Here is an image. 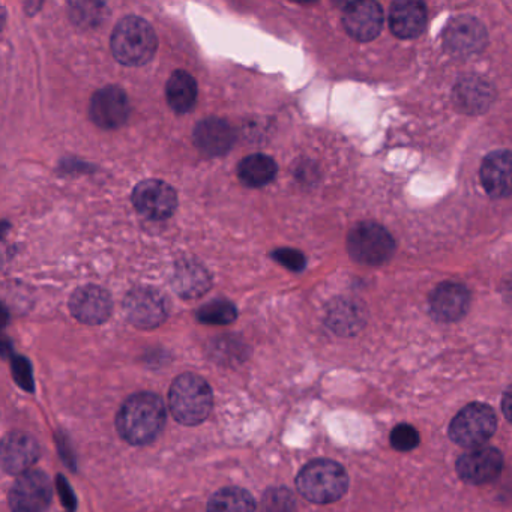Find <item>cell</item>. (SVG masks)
Segmentation results:
<instances>
[{
	"mask_svg": "<svg viewBox=\"0 0 512 512\" xmlns=\"http://www.w3.org/2000/svg\"><path fill=\"white\" fill-rule=\"evenodd\" d=\"M277 163L268 155L254 154L244 158L238 166V178L250 188L268 185L277 175Z\"/></svg>",
	"mask_w": 512,
	"mask_h": 512,
	"instance_id": "cell-23",
	"label": "cell"
},
{
	"mask_svg": "<svg viewBox=\"0 0 512 512\" xmlns=\"http://www.w3.org/2000/svg\"><path fill=\"white\" fill-rule=\"evenodd\" d=\"M503 457L493 446H479L461 455L457 461V472L467 484L484 485L499 478Z\"/></svg>",
	"mask_w": 512,
	"mask_h": 512,
	"instance_id": "cell-10",
	"label": "cell"
},
{
	"mask_svg": "<svg viewBox=\"0 0 512 512\" xmlns=\"http://www.w3.org/2000/svg\"><path fill=\"white\" fill-rule=\"evenodd\" d=\"M110 46L119 64L142 67L157 53L158 38L146 20L128 16L116 25Z\"/></svg>",
	"mask_w": 512,
	"mask_h": 512,
	"instance_id": "cell-2",
	"label": "cell"
},
{
	"mask_svg": "<svg viewBox=\"0 0 512 512\" xmlns=\"http://www.w3.org/2000/svg\"><path fill=\"white\" fill-rule=\"evenodd\" d=\"M166 419V404L160 395L139 392L122 404L116 418V427L122 439L131 445L143 446L157 439Z\"/></svg>",
	"mask_w": 512,
	"mask_h": 512,
	"instance_id": "cell-1",
	"label": "cell"
},
{
	"mask_svg": "<svg viewBox=\"0 0 512 512\" xmlns=\"http://www.w3.org/2000/svg\"><path fill=\"white\" fill-rule=\"evenodd\" d=\"M53 490L49 476L43 470L22 473L10 491L13 512H43L52 502Z\"/></svg>",
	"mask_w": 512,
	"mask_h": 512,
	"instance_id": "cell-7",
	"label": "cell"
},
{
	"mask_svg": "<svg viewBox=\"0 0 512 512\" xmlns=\"http://www.w3.org/2000/svg\"><path fill=\"white\" fill-rule=\"evenodd\" d=\"M263 506L266 512H293L295 511V497L287 488H269L263 496Z\"/></svg>",
	"mask_w": 512,
	"mask_h": 512,
	"instance_id": "cell-28",
	"label": "cell"
},
{
	"mask_svg": "<svg viewBox=\"0 0 512 512\" xmlns=\"http://www.w3.org/2000/svg\"><path fill=\"white\" fill-rule=\"evenodd\" d=\"M194 143L208 157H221L232 149L236 142V131L224 119L208 118L197 124Z\"/></svg>",
	"mask_w": 512,
	"mask_h": 512,
	"instance_id": "cell-18",
	"label": "cell"
},
{
	"mask_svg": "<svg viewBox=\"0 0 512 512\" xmlns=\"http://www.w3.org/2000/svg\"><path fill=\"white\" fill-rule=\"evenodd\" d=\"M166 97L176 113L191 112L197 101L196 79L187 71H175L167 82Z\"/></svg>",
	"mask_w": 512,
	"mask_h": 512,
	"instance_id": "cell-22",
	"label": "cell"
},
{
	"mask_svg": "<svg viewBox=\"0 0 512 512\" xmlns=\"http://www.w3.org/2000/svg\"><path fill=\"white\" fill-rule=\"evenodd\" d=\"M214 406L211 386L193 373L181 374L173 380L169 391V407L173 418L184 425L202 424Z\"/></svg>",
	"mask_w": 512,
	"mask_h": 512,
	"instance_id": "cell-3",
	"label": "cell"
},
{
	"mask_svg": "<svg viewBox=\"0 0 512 512\" xmlns=\"http://www.w3.org/2000/svg\"><path fill=\"white\" fill-rule=\"evenodd\" d=\"M329 326L338 334H350L356 331L358 325V313L349 304L338 305L329 313Z\"/></svg>",
	"mask_w": 512,
	"mask_h": 512,
	"instance_id": "cell-27",
	"label": "cell"
},
{
	"mask_svg": "<svg viewBox=\"0 0 512 512\" xmlns=\"http://www.w3.org/2000/svg\"><path fill=\"white\" fill-rule=\"evenodd\" d=\"M299 493L310 502H337L346 494L349 476L341 464L332 460H314L302 467L296 478Z\"/></svg>",
	"mask_w": 512,
	"mask_h": 512,
	"instance_id": "cell-4",
	"label": "cell"
},
{
	"mask_svg": "<svg viewBox=\"0 0 512 512\" xmlns=\"http://www.w3.org/2000/svg\"><path fill=\"white\" fill-rule=\"evenodd\" d=\"M455 103L466 113H481L494 100L493 89L478 77L461 80L454 91Z\"/></svg>",
	"mask_w": 512,
	"mask_h": 512,
	"instance_id": "cell-21",
	"label": "cell"
},
{
	"mask_svg": "<svg viewBox=\"0 0 512 512\" xmlns=\"http://www.w3.org/2000/svg\"><path fill=\"white\" fill-rule=\"evenodd\" d=\"M211 275L208 269L194 259H184L176 263L172 286L184 299H196L211 289Z\"/></svg>",
	"mask_w": 512,
	"mask_h": 512,
	"instance_id": "cell-20",
	"label": "cell"
},
{
	"mask_svg": "<svg viewBox=\"0 0 512 512\" xmlns=\"http://www.w3.org/2000/svg\"><path fill=\"white\" fill-rule=\"evenodd\" d=\"M497 418L487 404L472 403L455 415L449 424L452 442L464 448H479L496 433Z\"/></svg>",
	"mask_w": 512,
	"mask_h": 512,
	"instance_id": "cell-6",
	"label": "cell"
},
{
	"mask_svg": "<svg viewBox=\"0 0 512 512\" xmlns=\"http://www.w3.org/2000/svg\"><path fill=\"white\" fill-rule=\"evenodd\" d=\"M256 503L244 488L226 487L209 499L208 512H254Z\"/></svg>",
	"mask_w": 512,
	"mask_h": 512,
	"instance_id": "cell-24",
	"label": "cell"
},
{
	"mask_svg": "<svg viewBox=\"0 0 512 512\" xmlns=\"http://www.w3.org/2000/svg\"><path fill=\"white\" fill-rule=\"evenodd\" d=\"M502 410L505 418L512 422V386L503 395Z\"/></svg>",
	"mask_w": 512,
	"mask_h": 512,
	"instance_id": "cell-33",
	"label": "cell"
},
{
	"mask_svg": "<svg viewBox=\"0 0 512 512\" xmlns=\"http://www.w3.org/2000/svg\"><path fill=\"white\" fill-rule=\"evenodd\" d=\"M71 19L83 28L98 26L106 17V5L92 2H74L70 5Z\"/></svg>",
	"mask_w": 512,
	"mask_h": 512,
	"instance_id": "cell-26",
	"label": "cell"
},
{
	"mask_svg": "<svg viewBox=\"0 0 512 512\" xmlns=\"http://www.w3.org/2000/svg\"><path fill=\"white\" fill-rule=\"evenodd\" d=\"M469 307L470 293L463 284L446 281L431 293V314L439 322H457L466 316Z\"/></svg>",
	"mask_w": 512,
	"mask_h": 512,
	"instance_id": "cell-15",
	"label": "cell"
},
{
	"mask_svg": "<svg viewBox=\"0 0 512 512\" xmlns=\"http://www.w3.org/2000/svg\"><path fill=\"white\" fill-rule=\"evenodd\" d=\"M40 457L37 440L26 433H10L2 442V466L10 475H22L31 470Z\"/></svg>",
	"mask_w": 512,
	"mask_h": 512,
	"instance_id": "cell-17",
	"label": "cell"
},
{
	"mask_svg": "<svg viewBox=\"0 0 512 512\" xmlns=\"http://www.w3.org/2000/svg\"><path fill=\"white\" fill-rule=\"evenodd\" d=\"M131 106L124 89L106 86L95 92L91 101V118L104 130L121 128L130 118Z\"/></svg>",
	"mask_w": 512,
	"mask_h": 512,
	"instance_id": "cell-11",
	"label": "cell"
},
{
	"mask_svg": "<svg viewBox=\"0 0 512 512\" xmlns=\"http://www.w3.org/2000/svg\"><path fill=\"white\" fill-rule=\"evenodd\" d=\"M70 310L85 325H101L112 314V296L98 286L80 287L71 296Z\"/></svg>",
	"mask_w": 512,
	"mask_h": 512,
	"instance_id": "cell-14",
	"label": "cell"
},
{
	"mask_svg": "<svg viewBox=\"0 0 512 512\" xmlns=\"http://www.w3.org/2000/svg\"><path fill=\"white\" fill-rule=\"evenodd\" d=\"M482 187L493 199H505L512 196V152H491L482 161Z\"/></svg>",
	"mask_w": 512,
	"mask_h": 512,
	"instance_id": "cell-16",
	"label": "cell"
},
{
	"mask_svg": "<svg viewBox=\"0 0 512 512\" xmlns=\"http://www.w3.org/2000/svg\"><path fill=\"white\" fill-rule=\"evenodd\" d=\"M127 319L137 328H158L167 319L166 298L151 287H137L128 293L124 301Z\"/></svg>",
	"mask_w": 512,
	"mask_h": 512,
	"instance_id": "cell-9",
	"label": "cell"
},
{
	"mask_svg": "<svg viewBox=\"0 0 512 512\" xmlns=\"http://www.w3.org/2000/svg\"><path fill=\"white\" fill-rule=\"evenodd\" d=\"M14 379L19 383L20 388L32 392L35 389L34 376H32V367L28 359L23 356H16L11 362Z\"/></svg>",
	"mask_w": 512,
	"mask_h": 512,
	"instance_id": "cell-30",
	"label": "cell"
},
{
	"mask_svg": "<svg viewBox=\"0 0 512 512\" xmlns=\"http://www.w3.org/2000/svg\"><path fill=\"white\" fill-rule=\"evenodd\" d=\"M343 25L347 34L356 41H373L382 31V7L371 0L350 2L343 11Z\"/></svg>",
	"mask_w": 512,
	"mask_h": 512,
	"instance_id": "cell-12",
	"label": "cell"
},
{
	"mask_svg": "<svg viewBox=\"0 0 512 512\" xmlns=\"http://www.w3.org/2000/svg\"><path fill=\"white\" fill-rule=\"evenodd\" d=\"M236 317H238V310L235 305L224 299L209 302L197 311V319L206 325H229L235 322Z\"/></svg>",
	"mask_w": 512,
	"mask_h": 512,
	"instance_id": "cell-25",
	"label": "cell"
},
{
	"mask_svg": "<svg viewBox=\"0 0 512 512\" xmlns=\"http://www.w3.org/2000/svg\"><path fill=\"white\" fill-rule=\"evenodd\" d=\"M392 448L397 451H412L419 445V433L415 427L409 424H400L392 430L391 436Z\"/></svg>",
	"mask_w": 512,
	"mask_h": 512,
	"instance_id": "cell-29",
	"label": "cell"
},
{
	"mask_svg": "<svg viewBox=\"0 0 512 512\" xmlns=\"http://www.w3.org/2000/svg\"><path fill=\"white\" fill-rule=\"evenodd\" d=\"M350 257L361 265H383L395 251L391 233L373 221L356 224L347 236Z\"/></svg>",
	"mask_w": 512,
	"mask_h": 512,
	"instance_id": "cell-5",
	"label": "cell"
},
{
	"mask_svg": "<svg viewBox=\"0 0 512 512\" xmlns=\"http://www.w3.org/2000/svg\"><path fill=\"white\" fill-rule=\"evenodd\" d=\"M275 260L286 266L290 271L299 272L305 268V257L304 254L299 251L292 250V248H280V250L274 251Z\"/></svg>",
	"mask_w": 512,
	"mask_h": 512,
	"instance_id": "cell-31",
	"label": "cell"
},
{
	"mask_svg": "<svg viewBox=\"0 0 512 512\" xmlns=\"http://www.w3.org/2000/svg\"><path fill=\"white\" fill-rule=\"evenodd\" d=\"M131 200L137 212L149 220H167L178 208V194L172 185L160 179H148L137 184Z\"/></svg>",
	"mask_w": 512,
	"mask_h": 512,
	"instance_id": "cell-8",
	"label": "cell"
},
{
	"mask_svg": "<svg viewBox=\"0 0 512 512\" xmlns=\"http://www.w3.org/2000/svg\"><path fill=\"white\" fill-rule=\"evenodd\" d=\"M58 488L61 499L64 500V505L68 509L76 508V496H74L73 490H71L70 484L64 476H58Z\"/></svg>",
	"mask_w": 512,
	"mask_h": 512,
	"instance_id": "cell-32",
	"label": "cell"
},
{
	"mask_svg": "<svg viewBox=\"0 0 512 512\" xmlns=\"http://www.w3.org/2000/svg\"><path fill=\"white\" fill-rule=\"evenodd\" d=\"M487 40V31L482 23L470 16L452 20L443 37L446 49L457 56H470L481 52Z\"/></svg>",
	"mask_w": 512,
	"mask_h": 512,
	"instance_id": "cell-13",
	"label": "cell"
},
{
	"mask_svg": "<svg viewBox=\"0 0 512 512\" xmlns=\"http://www.w3.org/2000/svg\"><path fill=\"white\" fill-rule=\"evenodd\" d=\"M427 25V8L416 0H398L389 10V28L395 37L410 40L419 37Z\"/></svg>",
	"mask_w": 512,
	"mask_h": 512,
	"instance_id": "cell-19",
	"label": "cell"
}]
</instances>
